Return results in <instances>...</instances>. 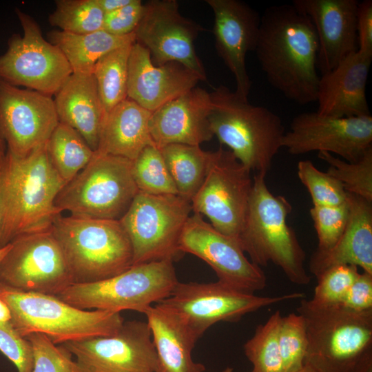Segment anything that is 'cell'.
<instances>
[{"label":"cell","mask_w":372,"mask_h":372,"mask_svg":"<svg viewBox=\"0 0 372 372\" xmlns=\"http://www.w3.org/2000/svg\"><path fill=\"white\" fill-rule=\"evenodd\" d=\"M255 52L274 89L301 105L316 101L318 41L303 11L293 3L265 9Z\"/></svg>","instance_id":"1"},{"label":"cell","mask_w":372,"mask_h":372,"mask_svg":"<svg viewBox=\"0 0 372 372\" xmlns=\"http://www.w3.org/2000/svg\"><path fill=\"white\" fill-rule=\"evenodd\" d=\"M46 143L23 158L7 151L1 165L5 245L19 235L50 230L61 214L54 202L66 183L50 161Z\"/></svg>","instance_id":"2"},{"label":"cell","mask_w":372,"mask_h":372,"mask_svg":"<svg viewBox=\"0 0 372 372\" xmlns=\"http://www.w3.org/2000/svg\"><path fill=\"white\" fill-rule=\"evenodd\" d=\"M265 176L256 173L254 177L247 214L238 241L254 264L260 267L272 262L291 282L307 285L311 276L304 267L306 254L287 222L292 206L285 197L275 196L269 191Z\"/></svg>","instance_id":"3"},{"label":"cell","mask_w":372,"mask_h":372,"mask_svg":"<svg viewBox=\"0 0 372 372\" xmlns=\"http://www.w3.org/2000/svg\"><path fill=\"white\" fill-rule=\"evenodd\" d=\"M210 128L221 145L229 147L250 172H267L282 147V121L265 106L255 105L225 85L210 92Z\"/></svg>","instance_id":"4"},{"label":"cell","mask_w":372,"mask_h":372,"mask_svg":"<svg viewBox=\"0 0 372 372\" xmlns=\"http://www.w3.org/2000/svg\"><path fill=\"white\" fill-rule=\"evenodd\" d=\"M50 230L63 251L74 283L103 280L133 265L132 245L119 220L61 214Z\"/></svg>","instance_id":"5"},{"label":"cell","mask_w":372,"mask_h":372,"mask_svg":"<svg viewBox=\"0 0 372 372\" xmlns=\"http://www.w3.org/2000/svg\"><path fill=\"white\" fill-rule=\"evenodd\" d=\"M0 298L8 305L12 326L21 337L39 333L55 344L110 336L125 322L118 312L80 309L56 296L20 291L1 282Z\"/></svg>","instance_id":"6"},{"label":"cell","mask_w":372,"mask_h":372,"mask_svg":"<svg viewBox=\"0 0 372 372\" xmlns=\"http://www.w3.org/2000/svg\"><path fill=\"white\" fill-rule=\"evenodd\" d=\"M308 345L304 364L320 372H352L372 351V311L356 312L341 305L318 307L300 301Z\"/></svg>","instance_id":"7"},{"label":"cell","mask_w":372,"mask_h":372,"mask_svg":"<svg viewBox=\"0 0 372 372\" xmlns=\"http://www.w3.org/2000/svg\"><path fill=\"white\" fill-rule=\"evenodd\" d=\"M138 192L132 161L94 152L87 165L61 189L54 205L74 217L119 220Z\"/></svg>","instance_id":"8"},{"label":"cell","mask_w":372,"mask_h":372,"mask_svg":"<svg viewBox=\"0 0 372 372\" xmlns=\"http://www.w3.org/2000/svg\"><path fill=\"white\" fill-rule=\"evenodd\" d=\"M174 261L163 260L132 265L113 277L88 283H72L56 296L83 310L121 313L145 310L170 295L178 280Z\"/></svg>","instance_id":"9"},{"label":"cell","mask_w":372,"mask_h":372,"mask_svg":"<svg viewBox=\"0 0 372 372\" xmlns=\"http://www.w3.org/2000/svg\"><path fill=\"white\" fill-rule=\"evenodd\" d=\"M192 212L191 203L179 195L138 192L119 220L132 245L133 265L179 257L180 238Z\"/></svg>","instance_id":"10"},{"label":"cell","mask_w":372,"mask_h":372,"mask_svg":"<svg viewBox=\"0 0 372 372\" xmlns=\"http://www.w3.org/2000/svg\"><path fill=\"white\" fill-rule=\"evenodd\" d=\"M302 293L258 296L242 292L217 281L180 282L159 305L178 315L200 338L218 322H236L263 307L303 298Z\"/></svg>","instance_id":"11"},{"label":"cell","mask_w":372,"mask_h":372,"mask_svg":"<svg viewBox=\"0 0 372 372\" xmlns=\"http://www.w3.org/2000/svg\"><path fill=\"white\" fill-rule=\"evenodd\" d=\"M23 34H13L0 56V79L52 96L72 74L61 50L48 41L30 15L15 9Z\"/></svg>","instance_id":"12"},{"label":"cell","mask_w":372,"mask_h":372,"mask_svg":"<svg viewBox=\"0 0 372 372\" xmlns=\"http://www.w3.org/2000/svg\"><path fill=\"white\" fill-rule=\"evenodd\" d=\"M0 262V282L57 296L74 283L63 251L50 230L15 237Z\"/></svg>","instance_id":"13"},{"label":"cell","mask_w":372,"mask_h":372,"mask_svg":"<svg viewBox=\"0 0 372 372\" xmlns=\"http://www.w3.org/2000/svg\"><path fill=\"white\" fill-rule=\"evenodd\" d=\"M250 171L220 147L191 200L193 213L204 215L222 234L238 238L246 220L253 180Z\"/></svg>","instance_id":"14"},{"label":"cell","mask_w":372,"mask_h":372,"mask_svg":"<svg viewBox=\"0 0 372 372\" xmlns=\"http://www.w3.org/2000/svg\"><path fill=\"white\" fill-rule=\"evenodd\" d=\"M204 30L200 24L180 14L176 0H151L143 4V14L134 33L136 42L149 52L155 65L178 63L205 81V70L194 45Z\"/></svg>","instance_id":"15"},{"label":"cell","mask_w":372,"mask_h":372,"mask_svg":"<svg viewBox=\"0 0 372 372\" xmlns=\"http://www.w3.org/2000/svg\"><path fill=\"white\" fill-rule=\"evenodd\" d=\"M179 251L205 262L218 282L236 290L254 293L267 285L265 273L246 257L238 239L218 231L199 214L193 213L187 219Z\"/></svg>","instance_id":"16"},{"label":"cell","mask_w":372,"mask_h":372,"mask_svg":"<svg viewBox=\"0 0 372 372\" xmlns=\"http://www.w3.org/2000/svg\"><path fill=\"white\" fill-rule=\"evenodd\" d=\"M282 145L293 155L318 151L356 162L372 147V116L336 118L302 112L292 119Z\"/></svg>","instance_id":"17"},{"label":"cell","mask_w":372,"mask_h":372,"mask_svg":"<svg viewBox=\"0 0 372 372\" xmlns=\"http://www.w3.org/2000/svg\"><path fill=\"white\" fill-rule=\"evenodd\" d=\"M82 372H156L157 355L147 322H124L110 336L64 343Z\"/></svg>","instance_id":"18"},{"label":"cell","mask_w":372,"mask_h":372,"mask_svg":"<svg viewBox=\"0 0 372 372\" xmlns=\"http://www.w3.org/2000/svg\"><path fill=\"white\" fill-rule=\"evenodd\" d=\"M59 123L52 96L0 79V133L10 154L28 156L48 141Z\"/></svg>","instance_id":"19"},{"label":"cell","mask_w":372,"mask_h":372,"mask_svg":"<svg viewBox=\"0 0 372 372\" xmlns=\"http://www.w3.org/2000/svg\"><path fill=\"white\" fill-rule=\"evenodd\" d=\"M214 13L213 34L220 58L234 75L235 92L248 99L251 81L246 67V56L255 51L261 16L240 0H205Z\"/></svg>","instance_id":"20"},{"label":"cell","mask_w":372,"mask_h":372,"mask_svg":"<svg viewBox=\"0 0 372 372\" xmlns=\"http://www.w3.org/2000/svg\"><path fill=\"white\" fill-rule=\"evenodd\" d=\"M203 81L195 72L170 62L155 65L149 52L133 43L128 62L127 97L154 112L164 104L196 87Z\"/></svg>","instance_id":"21"},{"label":"cell","mask_w":372,"mask_h":372,"mask_svg":"<svg viewBox=\"0 0 372 372\" xmlns=\"http://www.w3.org/2000/svg\"><path fill=\"white\" fill-rule=\"evenodd\" d=\"M310 19L318 41L317 68L322 75L357 51L356 0H294Z\"/></svg>","instance_id":"22"},{"label":"cell","mask_w":372,"mask_h":372,"mask_svg":"<svg viewBox=\"0 0 372 372\" xmlns=\"http://www.w3.org/2000/svg\"><path fill=\"white\" fill-rule=\"evenodd\" d=\"M210 92L195 87L152 112L149 129L159 149L171 144L198 145L214 136Z\"/></svg>","instance_id":"23"},{"label":"cell","mask_w":372,"mask_h":372,"mask_svg":"<svg viewBox=\"0 0 372 372\" xmlns=\"http://www.w3.org/2000/svg\"><path fill=\"white\" fill-rule=\"evenodd\" d=\"M372 56L355 51L320 76L317 112L331 117L371 115L366 85Z\"/></svg>","instance_id":"24"},{"label":"cell","mask_w":372,"mask_h":372,"mask_svg":"<svg viewBox=\"0 0 372 372\" xmlns=\"http://www.w3.org/2000/svg\"><path fill=\"white\" fill-rule=\"evenodd\" d=\"M349 215L346 228L336 244L327 251L316 250L309 260V271L316 277L338 265H355L372 274V205L347 193Z\"/></svg>","instance_id":"25"},{"label":"cell","mask_w":372,"mask_h":372,"mask_svg":"<svg viewBox=\"0 0 372 372\" xmlns=\"http://www.w3.org/2000/svg\"><path fill=\"white\" fill-rule=\"evenodd\" d=\"M54 96L59 122L76 130L96 152L107 113L93 73H72Z\"/></svg>","instance_id":"26"},{"label":"cell","mask_w":372,"mask_h":372,"mask_svg":"<svg viewBox=\"0 0 372 372\" xmlns=\"http://www.w3.org/2000/svg\"><path fill=\"white\" fill-rule=\"evenodd\" d=\"M157 355L156 372H203L205 366L192 359V351L199 339L176 313L158 304L144 313Z\"/></svg>","instance_id":"27"},{"label":"cell","mask_w":372,"mask_h":372,"mask_svg":"<svg viewBox=\"0 0 372 372\" xmlns=\"http://www.w3.org/2000/svg\"><path fill=\"white\" fill-rule=\"evenodd\" d=\"M152 113L128 97L119 103L107 114L96 152L134 161L154 145L149 129Z\"/></svg>","instance_id":"28"},{"label":"cell","mask_w":372,"mask_h":372,"mask_svg":"<svg viewBox=\"0 0 372 372\" xmlns=\"http://www.w3.org/2000/svg\"><path fill=\"white\" fill-rule=\"evenodd\" d=\"M49 41L57 46L68 61L72 73L90 74L96 63L105 54L136 41L134 33L116 36L103 30L75 34L52 30L48 34Z\"/></svg>","instance_id":"29"},{"label":"cell","mask_w":372,"mask_h":372,"mask_svg":"<svg viewBox=\"0 0 372 372\" xmlns=\"http://www.w3.org/2000/svg\"><path fill=\"white\" fill-rule=\"evenodd\" d=\"M160 149L178 194L191 203L205 178L214 152L185 144H171Z\"/></svg>","instance_id":"30"},{"label":"cell","mask_w":372,"mask_h":372,"mask_svg":"<svg viewBox=\"0 0 372 372\" xmlns=\"http://www.w3.org/2000/svg\"><path fill=\"white\" fill-rule=\"evenodd\" d=\"M50 161L65 183L90 161L94 151L76 130L59 123L46 143Z\"/></svg>","instance_id":"31"},{"label":"cell","mask_w":372,"mask_h":372,"mask_svg":"<svg viewBox=\"0 0 372 372\" xmlns=\"http://www.w3.org/2000/svg\"><path fill=\"white\" fill-rule=\"evenodd\" d=\"M133 43L108 52L94 65L93 74L107 114L127 98L128 62Z\"/></svg>","instance_id":"32"},{"label":"cell","mask_w":372,"mask_h":372,"mask_svg":"<svg viewBox=\"0 0 372 372\" xmlns=\"http://www.w3.org/2000/svg\"><path fill=\"white\" fill-rule=\"evenodd\" d=\"M282 317L279 311H275L257 326L254 335L245 343V354L252 364L251 372H285L278 344Z\"/></svg>","instance_id":"33"},{"label":"cell","mask_w":372,"mask_h":372,"mask_svg":"<svg viewBox=\"0 0 372 372\" xmlns=\"http://www.w3.org/2000/svg\"><path fill=\"white\" fill-rule=\"evenodd\" d=\"M55 5L48 17L52 26L75 34L103 30L105 13L96 0H56Z\"/></svg>","instance_id":"34"},{"label":"cell","mask_w":372,"mask_h":372,"mask_svg":"<svg viewBox=\"0 0 372 372\" xmlns=\"http://www.w3.org/2000/svg\"><path fill=\"white\" fill-rule=\"evenodd\" d=\"M133 176L139 192L153 195H178L161 149L145 147L132 161Z\"/></svg>","instance_id":"35"},{"label":"cell","mask_w":372,"mask_h":372,"mask_svg":"<svg viewBox=\"0 0 372 372\" xmlns=\"http://www.w3.org/2000/svg\"><path fill=\"white\" fill-rule=\"evenodd\" d=\"M318 158L329 165L327 173L338 179L345 191L372 203V147L356 162H348L328 152Z\"/></svg>","instance_id":"36"},{"label":"cell","mask_w":372,"mask_h":372,"mask_svg":"<svg viewBox=\"0 0 372 372\" xmlns=\"http://www.w3.org/2000/svg\"><path fill=\"white\" fill-rule=\"evenodd\" d=\"M278 344L285 372H296L304 365L308 340L305 320L302 315L291 313L281 318Z\"/></svg>","instance_id":"37"},{"label":"cell","mask_w":372,"mask_h":372,"mask_svg":"<svg viewBox=\"0 0 372 372\" xmlns=\"http://www.w3.org/2000/svg\"><path fill=\"white\" fill-rule=\"evenodd\" d=\"M298 176L307 189L313 206H335L347 202V192L341 183L317 169L311 161H300Z\"/></svg>","instance_id":"38"},{"label":"cell","mask_w":372,"mask_h":372,"mask_svg":"<svg viewBox=\"0 0 372 372\" xmlns=\"http://www.w3.org/2000/svg\"><path fill=\"white\" fill-rule=\"evenodd\" d=\"M359 273L355 265H338L328 268L316 277L318 284L309 302L318 307L340 305Z\"/></svg>","instance_id":"39"},{"label":"cell","mask_w":372,"mask_h":372,"mask_svg":"<svg viewBox=\"0 0 372 372\" xmlns=\"http://www.w3.org/2000/svg\"><path fill=\"white\" fill-rule=\"evenodd\" d=\"M33 352L32 372H82L72 353L63 345L54 344L42 333H34L25 338Z\"/></svg>","instance_id":"40"},{"label":"cell","mask_w":372,"mask_h":372,"mask_svg":"<svg viewBox=\"0 0 372 372\" xmlns=\"http://www.w3.org/2000/svg\"><path fill=\"white\" fill-rule=\"evenodd\" d=\"M310 215L313 223L318 240V251H327L332 248L343 234L349 215L347 202L335 206H313Z\"/></svg>","instance_id":"41"},{"label":"cell","mask_w":372,"mask_h":372,"mask_svg":"<svg viewBox=\"0 0 372 372\" xmlns=\"http://www.w3.org/2000/svg\"><path fill=\"white\" fill-rule=\"evenodd\" d=\"M0 351L15 365L18 372L32 371V345L15 331L11 323L0 324Z\"/></svg>","instance_id":"42"},{"label":"cell","mask_w":372,"mask_h":372,"mask_svg":"<svg viewBox=\"0 0 372 372\" xmlns=\"http://www.w3.org/2000/svg\"><path fill=\"white\" fill-rule=\"evenodd\" d=\"M143 4L141 0H132L122 8L105 14L103 30L116 36L133 33L141 19Z\"/></svg>","instance_id":"43"},{"label":"cell","mask_w":372,"mask_h":372,"mask_svg":"<svg viewBox=\"0 0 372 372\" xmlns=\"http://www.w3.org/2000/svg\"><path fill=\"white\" fill-rule=\"evenodd\" d=\"M340 305L356 312L372 311V274L360 273Z\"/></svg>","instance_id":"44"},{"label":"cell","mask_w":372,"mask_h":372,"mask_svg":"<svg viewBox=\"0 0 372 372\" xmlns=\"http://www.w3.org/2000/svg\"><path fill=\"white\" fill-rule=\"evenodd\" d=\"M358 51L372 56V1L358 2L356 12Z\"/></svg>","instance_id":"45"},{"label":"cell","mask_w":372,"mask_h":372,"mask_svg":"<svg viewBox=\"0 0 372 372\" xmlns=\"http://www.w3.org/2000/svg\"><path fill=\"white\" fill-rule=\"evenodd\" d=\"M96 1L105 14L122 8L128 5L132 0H96Z\"/></svg>","instance_id":"46"},{"label":"cell","mask_w":372,"mask_h":372,"mask_svg":"<svg viewBox=\"0 0 372 372\" xmlns=\"http://www.w3.org/2000/svg\"><path fill=\"white\" fill-rule=\"evenodd\" d=\"M352 372H372V351L360 360Z\"/></svg>","instance_id":"47"},{"label":"cell","mask_w":372,"mask_h":372,"mask_svg":"<svg viewBox=\"0 0 372 372\" xmlns=\"http://www.w3.org/2000/svg\"><path fill=\"white\" fill-rule=\"evenodd\" d=\"M11 311L7 303L0 298V324L11 323Z\"/></svg>","instance_id":"48"},{"label":"cell","mask_w":372,"mask_h":372,"mask_svg":"<svg viewBox=\"0 0 372 372\" xmlns=\"http://www.w3.org/2000/svg\"><path fill=\"white\" fill-rule=\"evenodd\" d=\"M1 165H0V249L5 247L3 240V209L1 197Z\"/></svg>","instance_id":"49"},{"label":"cell","mask_w":372,"mask_h":372,"mask_svg":"<svg viewBox=\"0 0 372 372\" xmlns=\"http://www.w3.org/2000/svg\"><path fill=\"white\" fill-rule=\"evenodd\" d=\"M7 145L0 133V165L3 162L7 154Z\"/></svg>","instance_id":"50"},{"label":"cell","mask_w":372,"mask_h":372,"mask_svg":"<svg viewBox=\"0 0 372 372\" xmlns=\"http://www.w3.org/2000/svg\"><path fill=\"white\" fill-rule=\"evenodd\" d=\"M296 372H320V371H317L316 369H315L314 368H313L312 366L308 364H304V366L301 369Z\"/></svg>","instance_id":"51"},{"label":"cell","mask_w":372,"mask_h":372,"mask_svg":"<svg viewBox=\"0 0 372 372\" xmlns=\"http://www.w3.org/2000/svg\"><path fill=\"white\" fill-rule=\"evenodd\" d=\"M10 244L8 243L7 245L0 249V262L1 259L3 258V256H5V254L7 253L8 249H10Z\"/></svg>","instance_id":"52"},{"label":"cell","mask_w":372,"mask_h":372,"mask_svg":"<svg viewBox=\"0 0 372 372\" xmlns=\"http://www.w3.org/2000/svg\"><path fill=\"white\" fill-rule=\"evenodd\" d=\"M222 372H234L233 368L226 367Z\"/></svg>","instance_id":"53"}]
</instances>
